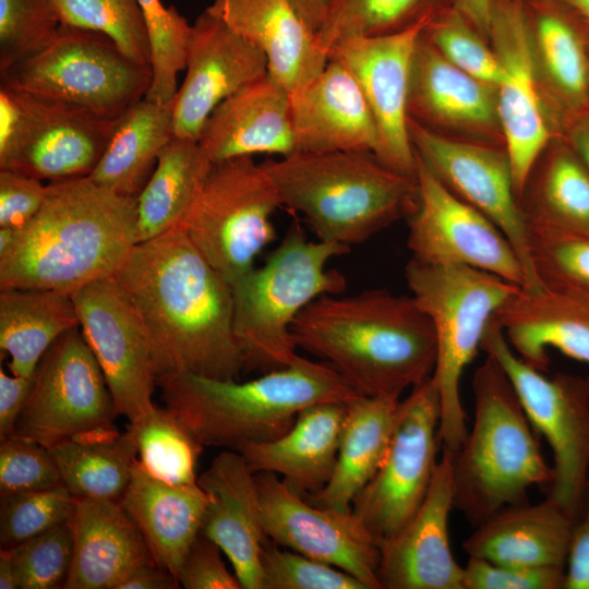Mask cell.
Masks as SVG:
<instances>
[{
	"mask_svg": "<svg viewBox=\"0 0 589 589\" xmlns=\"http://www.w3.org/2000/svg\"><path fill=\"white\" fill-rule=\"evenodd\" d=\"M297 152H370L380 147L377 127L351 72L328 59L323 71L290 95Z\"/></svg>",
	"mask_w": 589,
	"mask_h": 589,
	"instance_id": "cb8c5ba5",
	"label": "cell"
},
{
	"mask_svg": "<svg viewBox=\"0 0 589 589\" xmlns=\"http://www.w3.org/2000/svg\"><path fill=\"white\" fill-rule=\"evenodd\" d=\"M70 521L73 557L64 589H117L134 568L154 561L120 502L75 498Z\"/></svg>",
	"mask_w": 589,
	"mask_h": 589,
	"instance_id": "f1b7e54d",
	"label": "cell"
},
{
	"mask_svg": "<svg viewBox=\"0 0 589 589\" xmlns=\"http://www.w3.org/2000/svg\"><path fill=\"white\" fill-rule=\"evenodd\" d=\"M529 249L538 278L589 291V233L538 221H526Z\"/></svg>",
	"mask_w": 589,
	"mask_h": 589,
	"instance_id": "ee69618b",
	"label": "cell"
},
{
	"mask_svg": "<svg viewBox=\"0 0 589 589\" xmlns=\"http://www.w3.org/2000/svg\"><path fill=\"white\" fill-rule=\"evenodd\" d=\"M453 1L333 0L322 26L315 34V43L327 53L341 38L400 32L422 20L433 19L452 7Z\"/></svg>",
	"mask_w": 589,
	"mask_h": 589,
	"instance_id": "60d3db41",
	"label": "cell"
},
{
	"mask_svg": "<svg viewBox=\"0 0 589 589\" xmlns=\"http://www.w3.org/2000/svg\"><path fill=\"white\" fill-rule=\"evenodd\" d=\"M56 2L63 24L105 34L129 59L151 69L147 27L136 0Z\"/></svg>",
	"mask_w": 589,
	"mask_h": 589,
	"instance_id": "b9f144b4",
	"label": "cell"
},
{
	"mask_svg": "<svg viewBox=\"0 0 589 589\" xmlns=\"http://www.w3.org/2000/svg\"><path fill=\"white\" fill-rule=\"evenodd\" d=\"M481 350L493 357L509 377L536 431L552 448L551 497L576 517L589 484V385L568 373L546 376L510 347L496 316L490 322Z\"/></svg>",
	"mask_w": 589,
	"mask_h": 589,
	"instance_id": "7c38bea8",
	"label": "cell"
},
{
	"mask_svg": "<svg viewBox=\"0 0 589 589\" xmlns=\"http://www.w3.org/2000/svg\"><path fill=\"white\" fill-rule=\"evenodd\" d=\"M46 190L39 179L0 169V228L25 226L40 209Z\"/></svg>",
	"mask_w": 589,
	"mask_h": 589,
	"instance_id": "db71d44e",
	"label": "cell"
},
{
	"mask_svg": "<svg viewBox=\"0 0 589 589\" xmlns=\"http://www.w3.org/2000/svg\"><path fill=\"white\" fill-rule=\"evenodd\" d=\"M185 69L175 97L172 133L194 141L223 100L268 73L263 51L207 9L191 25Z\"/></svg>",
	"mask_w": 589,
	"mask_h": 589,
	"instance_id": "44dd1931",
	"label": "cell"
},
{
	"mask_svg": "<svg viewBox=\"0 0 589 589\" xmlns=\"http://www.w3.org/2000/svg\"><path fill=\"white\" fill-rule=\"evenodd\" d=\"M261 166L281 206L301 213L324 242L362 243L407 218L418 202L417 179L370 152H294Z\"/></svg>",
	"mask_w": 589,
	"mask_h": 589,
	"instance_id": "5b68a950",
	"label": "cell"
},
{
	"mask_svg": "<svg viewBox=\"0 0 589 589\" xmlns=\"http://www.w3.org/2000/svg\"><path fill=\"white\" fill-rule=\"evenodd\" d=\"M452 454L443 449L416 514L380 543L382 589H464V567L456 562L448 538V517L454 508Z\"/></svg>",
	"mask_w": 589,
	"mask_h": 589,
	"instance_id": "7402d4cb",
	"label": "cell"
},
{
	"mask_svg": "<svg viewBox=\"0 0 589 589\" xmlns=\"http://www.w3.org/2000/svg\"><path fill=\"white\" fill-rule=\"evenodd\" d=\"M181 585L176 576L152 561L134 568L117 589H177Z\"/></svg>",
	"mask_w": 589,
	"mask_h": 589,
	"instance_id": "6f0895ef",
	"label": "cell"
},
{
	"mask_svg": "<svg viewBox=\"0 0 589 589\" xmlns=\"http://www.w3.org/2000/svg\"><path fill=\"white\" fill-rule=\"evenodd\" d=\"M291 333L297 347L323 359L362 396L399 399L434 371V328L411 296L385 289L324 294L300 312Z\"/></svg>",
	"mask_w": 589,
	"mask_h": 589,
	"instance_id": "7a4b0ae2",
	"label": "cell"
},
{
	"mask_svg": "<svg viewBox=\"0 0 589 589\" xmlns=\"http://www.w3.org/2000/svg\"><path fill=\"white\" fill-rule=\"evenodd\" d=\"M519 204L526 221L589 232V171L569 146L556 148Z\"/></svg>",
	"mask_w": 589,
	"mask_h": 589,
	"instance_id": "f35d334b",
	"label": "cell"
},
{
	"mask_svg": "<svg viewBox=\"0 0 589 589\" xmlns=\"http://www.w3.org/2000/svg\"><path fill=\"white\" fill-rule=\"evenodd\" d=\"M568 118L569 147L589 171V108L569 112Z\"/></svg>",
	"mask_w": 589,
	"mask_h": 589,
	"instance_id": "680465c9",
	"label": "cell"
},
{
	"mask_svg": "<svg viewBox=\"0 0 589 589\" xmlns=\"http://www.w3.org/2000/svg\"><path fill=\"white\" fill-rule=\"evenodd\" d=\"M349 250L310 241L294 224L262 266L231 285L233 328L245 370L266 373L296 360L291 326L313 300L345 290V276L326 266Z\"/></svg>",
	"mask_w": 589,
	"mask_h": 589,
	"instance_id": "52a82bcc",
	"label": "cell"
},
{
	"mask_svg": "<svg viewBox=\"0 0 589 589\" xmlns=\"http://www.w3.org/2000/svg\"><path fill=\"white\" fill-rule=\"evenodd\" d=\"M263 589H366L352 575L268 543L262 555Z\"/></svg>",
	"mask_w": 589,
	"mask_h": 589,
	"instance_id": "681fc988",
	"label": "cell"
},
{
	"mask_svg": "<svg viewBox=\"0 0 589 589\" xmlns=\"http://www.w3.org/2000/svg\"><path fill=\"white\" fill-rule=\"evenodd\" d=\"M408 131L421 163L452 193L488 217L506 236L526 275L522 289L542 288L531 260L527 223L505 149L446 136L410 117Z\"/></svg>",
	"mask_w": 589,
	"mask_h": 589,
	"instance_id": "e0dca14e",
	"label": "cell"
},
{
	"mask_svg": "<svg viewBox=\"0 0 589 589\" xmlns=\"http://www.w3.org/2000/svg\"><path fill=\"white\" fill-rule=\"evenodd\" d=\"M405 278L434 328L432 380L441 402L438 440L443 449L456 453L468 433L459 388L464 371L481 349L492 318L522 287L473 267L413 259L406 265Z\"/></svg>",
	"mask_w": 589,
	"mask_h": 589,
	"instance_id": "ba28073f",
	"label": "cell"
},
{
	"mask_svg": "<svg viewBox=\"0 0 589 589\" xmlns=\"http://www.w3.org/2000/svg\"><path fill=\"white\" fill-rule=\"evenodd\" d=\"M158 386L165 407L199 444L231 450L278 438L310 405L360 395L328 363L300 356L247 382L176 373L159 376Z\"/></svg>",
	"mask_w": 589,
	"mask_h": 589,
	"instance_id": "277c9868",
	"label": "cell"
},
{
	"mask_svg": "<svg viewBox=\"0 0 589 589\" xmlns=\"http://www.w3.org/2000/svg\"><path fill=\"white\" fill-rule=\"evenodd\" d=\"M0 589H19L15 567L7 549L0 551Z\"/></svg>",
	"mask_w": 589,
	"mask_h": 589,
	"instance_id": "6125c7cd",
	"label": "cell"
},
{
	"mask_svg": "<svg viewBox=\"0 0 589 589\" xmlns=\"http://www.w3.org/2000/svg\"><path fill=\"white\" fill-rule=\"evenodd\" d=\"M263 51L267 72L290 95L310 84L328 55L288 0H213L206 8Z\"/></svg>",
	"mask_w": 589,
	"mask_h": 589,
	"instance_id": "4316f807",
	"label": "cell"
},
{
	"mask_svg": "<svg viewBox=\"0 0 589 589\" xmlns=\"http://www.w3.org/2000/svg\"><path fill=\"white\" fill-rule=\"evenodd\" d=\"M566 5L579 22L589 44V0H557Z\"/></svg>",
	"mask_w": 589,
	"mask_h": 589,
	"instance_id": "be15d7a7",
	"label": "cell"
},
{
	"mask_svg": "<svg viewBox=\"0 0 589 589\" xmlns=\"http://www.w3.org/2000/svg\"><path fill=\"white\" fill-rule=\"evenodd\" d=\"M474 419L452 454L454 508L476 527L503 507L528 502L533 485L549 486L533 426L501 364L491 356L472 378Z\"/></svg>",
	"mask_w": 589,
	"mask_h": 589,
	"instance_id": "8992f818",
	"label": "cell"
},
{
	"mask_svg": "<svg viewBox=\"0 0 589 589\" xmlns=\"http://www.w3.org/2000/svg\"><path fill=\"white\" fill-rule=\"evenodd\" d=\"M426 39L454 65L497 86L502 65L483 35L453 5L435 15L423 29Z\"/></svg>",
	"mask_w": 589,
	"mask_h": 589,
	"instance_id": "bcb514c9",
	"label": "cell"
},
{
	"mask_svg": "<svg viewBox=\"0 0 589 589\" xmlns=\"http://www.w3.org/2000/svg\"><path fill=\"white\" fill-rule=\"evenodd\" d=\"M71 297L118 414L135 421L155 406L153 394L159 376L144 324L115 276L91 281Z\"/></svg>",
	"mask_w": 589,
	"mask_h": 589,
	"instance_id": "9a60e30c",
	"label": "cell"
},
{
	"mask_svg": "<svg viewBox=\"0 0 589 589\" xmlns=\"http://www.w3.org/2000/svg\"><path fill=\"white\" fill-rule=\"evenodd\" d=\"M61 484V476L49 448L15 435L1 441L0 495Z\"/></svg>",
	"mask_w": 589,
	"mask_h": 589,
	"instance_id": "f907efd6",
	"label": "cell"
},
{
	"mask_svg": "<svg viewBox=\"0 0 589 589\" xmlns=\"http://www.w3.org/2000/svg\"><path fill=\"white\" fill-rule=\"evenodd\" d=\"M255 480L269 540L352 575L366 589H382L380 541L352 509L306 502L273 472H257Z\"/></svg>",
	"mask_w": 589,
	"mask_h": 589,
	"instance_id": "d6986e66",
	"label": "cell"
},
{
	"mask_svg": "<svg viewBox=\"0 0 589 589\" xmlns=\"http://www.w3.org/2000/svg\"><path fill=\"white\" fill-rule=\"evenodd\" d=\"M418 202L407 217L416 261L464 265L520 287L526 275L513 245L488 217L452 193L416 156Z\"/></svg>",
	"mask_w": 589,
	"mask_h": 589,
	"instance_id": "ac0fdd59",
	"label": "cell"
},
{
	"mask_svg": "<svg viewBox=\"0 0 589 589\" xmlns=\"http://www.w3.org/2000/svg\"><path fill=\"white\" fill-rule=\"evenodd\" d=\"M61 24L56 0H0V74L39 50Z\"/></svg>",
	"mask_w": 589,
	"mask_h": 589,
	"instance_id": "7dc6e473",
	"label": "cell"
},
{
	"mask_svg": "<svg viewBox=\"0 0 589 589\" xmlns=\"http://www.w3.org/2000/svg\"><path fill=\"white\" fill-rule=\"evenodd\" d=\"M440 418V395L432 375L399 400L387 454L351 505L380 543L409 521L428 493L438 462Z\"/></svg>",
	"mask_w": 589,
	"mask_h": 589,
	"instance_id": "4fadbf2b",
	"label": "cell"
},
{
	"mask_svg": "<svg viewBox=\"0 0 589 589\" xmlns=\"http://www.w3.org/2000/svg\"><path fill=\"white\" fill-rule=\"evenodd\" d=\"M514 351L531 366L546 372L548 349L589 365V291L543 285L520 289L495 315ZM589 385V375L586 377Z\"/></svg>",
	"mask_w": 589,
	"mask_h": 589,
	"instance_id": "d4e9b609",
	"label": "cell"
},
{
	"mask_svg": "<svg viewBox=\"0 0 589 589\" xmlns=\"http://www.w3.org/2000/svg\"><path fill=\"white\" fill-rule=\"evenodd\" d=\"M199 145L212 163L297 152L290 94L268 73L223 100L206 121Z\"/></svg>",
	"mask_w": 589,
	"mask_h": 589,
	"instance_id": "484cf974",
	"label": "cell"
},
{
	"mask_svg": "<svg viewBox=\"0 0 589 589\" xmlns=\"http://www.w3.org/2000/svg\"><path fill=\"white\" fill-rule=\"evenodd\" d=\"M347 404L325 401L299 411L278 438L244 443L237 449L252 472H273L297 494L310 495L329 481L338 455Z\"/></svg>",
	"mask_w": 589,
	"mask_h": 589,
	"instance_id": "f546056e",
	"label": "cell"
},
{
	"mask_svg": "<svg viewBox=\"0 0 589 589\" xmlns=\"http://www.w3.org/2000/svg\"><path fill=\"white\" fill-rule=\"evenodd\" d=\"M117 416L105 375L76 326L58 337L41 357L13 435L50 448L80 434L111 428Z\"/></svg>",
	"mask_w": 589,
	"mask_h": 589,
	"instance_id": "5bb4252c",
	"label": "cell"
},
{
	"mask_svg": "<svg viewBox=\"0 0 589 589\" xmlns=\"http://www.w3.org/2000/svg\"><path fill=\"white\" fill-rule=\"evenodd\" d=\"M308 27L316 34L333 0H288Z\"/></svg>",
	"mask_w": 589,
	"mask_h": 589,
	"instance_id": "94428289",
	"label": "cell"
},
{
	"mask_svg": "<svg viewBox=\"0 0 589 589\" xmlns=\"http://www.w3.org/2000/svg\"><path fill=\"white\" fill-rule=\"evenodd\" d=\"M489 38L502 65L497 115L519 201L551 140L537 83V50L526 0H493Z\"/></svg>",
	"mask_w": 589,
	"mask_h": 589,
	"instance_id": "2e32d148",
	"label": "cell"
},
{
	"mask_svg": "<svg viewBox=\"0 0 589 589\" xmlns=\"http://www.w3.org/2000/svg\"><path fill=\"white\" fill-rule=\"evenodd\" d=\"M75 497L63 485L0 495V545L11 549L69 521Z\"/></svg>",
	"mask_w": 589,
	"mask_h": 589,
	"instance_id": "f6af8a7d",
	"label": "cell"
},
{
	"mask_svg": "<svg viewBox=\"0 0 589 589\" xmlns=\"http://www.w3.org/2000/svg\"><path fill=\"white\" fill-rule=\"evenodd\" d=\"M211 166L197 141L172 135L136 197L137 243L180 225Z\"/></svg>",
	"mask_w": 589,
	"mask_h": 589,
	"instance_id": "d590c367",
	"label": "cell"
},
{
	"mask_svg": "<svg viewBox=\"0 0 589 589\" xmlns=\"http://www.w3.org/2000/svg\"><path fill=\"white\" fill-rule=\"evenodd\" d=\"M492 2L493 0H454L453 7L488 37Z\"/></svg>",
	"mask_w": 589,
	"mask_h": 589,
	"instance_id": "91938a15",
	"label": "cell"
},
{
	"mask_svg": "<svg viewBox=\"0 0 589 589\" xmlns=\"http://www.w3.org/2000/svg\"><path fill=\"white\" fill-rule=\"evenodd\" d=\"M564 589H589V484L572 529Z\"/></svg>",
	"mask_w": 589,
	"mask_h": 589,
	"instance_id": "11a10c76",
	"label": "cell"
},
{
	"mask_svg": "<svg viewBox=\"0 0 589 589\" xmlns=\"http://www.w3.org/2000/svg\"><path fill=\"white\" fill-rule=\"evenodd\" d=\"M399 399L359 395L347 404L338 455L326 485L308 495L317 506L351 510L381 467L395 429Z\"/></svg>",
	"mask_w": 589,
	"mask_h": 589,
	"instance_id": "d6a6232c",
	"label": "cell"
},
{
	"mask_svg": "<svg viewBox=\"0 0 589 589\" xmlns=\"http://www.w3.org/2000/svg\"><path fill=\"white\" fill-rule=\"evenodd\" d=\"M62 484L75 498L119 502L137 458L129 431L105 428L89 431L49 448Z\"/></svg>",
	"mask_w": 589,
	"mask_h": 589,
	"instance_id": "8d00e7d4",
	"label": "cell"
},
{
	"mask_svg": "<svg viewBox=\"0 0 589 589\" xmlns=\"http://www.w3.org/2000/svg\"><path fill=\"white\" fill-rule=\"evenodd\" d=\"M34 376V375H33ZM32 377L7 374L0 368V440L14 434L33 385Z\"/></svg>",
	"mask_w": 589,
	"mask_h": 589,
	"instance_id": "9f6ffc18",
	"label": "cell"
},
{
	"mask_svg": "<svg viewBox=\"0 0 589 589\" xmlns=\"http://www.w3.org/2000/svg\"><path fill=\"white\" fill-rule=\"evenodd\" d=\"M7 550L15 567L19 589L63 588L73 557L71 521Z\"/></svg>",
	"mask_w": 589,
	"mask_h": 589,
	"instance_id": "c3c4849f",
	"label": "cell"
},
{
	"mask_svg": "<svg viewBox=\"0 0 589 589\" xmlns=\"http://www.w3.org/2000/svg\"><path fill=\"white\" fill-rule=\"evenodd\" d=\"M207 501L199 484H167L146 472L136 458L119 502L141 530L155 563L178 579L201 532Z\"/></svg>",
	"mask_w": 589,
	"mask_h": 589,
	"instance_id": "1f68e13d",
	"label": "cell"
},
{
	"mask_svg": "<svg viewBox=\"0 0 589 589\" xmlns=\"http://www.w3.org/2000/svg\"><path fill=\"white\" fill-rule=\"evenodd\" d=\"M206 493L201 532L230 561L243 589H263L262 555L268 544L255 473L237 450L224 449L197 477Z\"/></svg>",
	"mask_w": 589,
	"mask_h": 589,
	"instance_id": "603a6c76",
	"label": "cell"
},
{
	"mask_svg": "<svg viewBox=\"0 0 589 589\" xmlns=\"http://www.w3.org/2000/svg\"><path fill=\"white\" fill-rule=\"evenodd\" d=\"M142 11L151 47L152 84L146 99L171 103L178 92L177 74L185 69L191 25L173 8L160 0H136Z\"/></svg>",
	"mask_w": 589,
	"mask_h": 589,
	"instance_id": "7bdbcfd3",
	"label": "cell"
},
{
	"mask_svg": "<svg viewBox=\"0 0 589 589\" xmlns=\"http://www.w3.org/2000/svg\"><path fill=\"white\" fill-rule=\"evenodd\" d=\"M279 206L278 192L261 164L241 156L212 164L180 226L232 285L274 240L271 217Z\"/></svg>",
	"mask_w": 589,
	"mask_h": 589,
	"instance_id": "30bf717a",
	"label": "cell"
},
{
	"mask_svg": "<svg viewBox=\"0 0 589 589\" xmlns=\"http://www.w3.org/2000/svg\"><path fill=\"white\" fill-rule=\"evenodd\" d=\"M116 118L0 83V169L50 182L88 177Z\"/></svg>",
	"mask_w": 589,
	"mask_h": 589,
	"instance_id": "8fae6325",
	"label": "cell"
},
{
	"mask_svg": "<svg viewBox=\"0 0 589 589\" xmlns=\"http://www.w3.org/2000/svg\"><path fill=\"white\" fill-rule=\"evenodd\" d=\"M537 56L569 112L589 108L587 39L573 12L557 0H526Z\"/></svg>",
	"mask_w": 589,
	"mask_h": 589,
	"instance_id": "74e56055",
	"label": "cell"
},
{
	"mask_svg": "<svg viewBox=\"0 0 589 589\" xmlns=\"http://www.w3.org/2000/svg\"><path fill=\"white\" fill-rule=\"evenodd\" d=\"M136 243V199L88 177L50 182L40 209L0 255V289L71 294L115 276Z\"/></svg>",
	"mask_w": 589,
	"mask_h": 589,
	"instance_id": "3957f363",
	"label": "cell"
},
{
	"mask_svg": "<svg viewBox=\"0 0 589 589\" xmlns=\"http://www.w3.org/2000/svg\"><path fill=\"white\" fill-rule=\"evenodd\" d=\"M220 548L202 532L197 534L188 551L179 582L185 589H240L236 575H232L221 558Z\"/></svg>",
	"mask_w": 589,
	"mask_h": 589,
	"instance_id": "f5cc1de1",
	"label": "cell"
},
{
	"mask_svg": "<svg viewBox=\"0 0 589 589\" xmlns=\"http://www.w3.org/2000/svg\"><path fill=\"white\" fill-rule=\"evenodd\" d=\"M0 83L117 118L145 98L152 70L105 34L62 23L39 50L0 74Z\"/></svg>",
	"mask_w": 589,
	"mask_h": 589,
	"instance_id": "9c48e42d",
	"label": "cell"
},
{
	"mask_svg": "<svg viewBox=\"0 0 589 589\" xmlns=\"http://www.w3.org/2000/svg\"><path fill=\"white\" fill-rule=\"evenodd\" d=\"M586 233H589V232H586Z\"/></svg>",
	"mask_w": 589,
	"mask_h": 589,
	"instance_id": "e7e4bbea",
	"label": "cell"
},
{
	"mask_svg": "<svg viewBox=\"0 0 589 589\" xmlns=\"http://www.w3.org/2000/svg\"><path fill=\"white\" fill-rule=\"evenodd\" d=\"M575 518L551 497L501 508L462 542L468 557L513 566L565 568Z\"/></svg>",
	"mask_w": 589,
	"mask_h": 589,
	"instance_id": "4dcf8cb0",
	"label": "cell"
},
{
	"mask_svg": "<svg viewBox=\"0 0 589 589\" xmlns=\"http://www.w3.org/2000/svg\"><path fill=\"white\" fill-rule=\"evenodd\" d=\"M432 19L392 34L346 37L328 50V59L354 76L374 117L380 147L376 158L388 168L416 178V154L408 131V98L417 43Z\"/></svg>",
	"mask_w": 589,
	"mask_h": 589,
	"instance_id": "ffe728a7",
	"label": "cell"
},
{
	"mask_svg": "<svg viewBox=\"0 0 589 589\" xmlns=\"http://www.w3.org/2000/svg\"><path fill=\"white\" fill-rule=\"evenodd\" d=\"M464 567V589H564L565 568L495 564L469 557Z\"/></svg>",
	"mask_w": 589,
	"mask_h": 589,
	"instance_id": "816d5d0a",
	"label": "cell"
},
{
	"mask_svg": "<svg viewBox=\"0 0 589 589\" xmlns=\"http://www.w3.org/2000/svg\"><path fill=\"white\" fill-rule=\"evenodd\" d=\"M80 326L70 293L8 288L0 291V349L12 374L32 377L53 341Z\"/></svg>",
	"mask_w": 589,
	"mask_h": 589,
	"instance_id": "e575fe53",
	"label": "cell"
},
{
	"mask_svg": "<svg viewBox=\"0 0 589 589\" xmlns=\"http://www.w3.org/2000/svg\"><path fill=\"white\" fill-rule=\"evenodd\" d=\"M175 99L166 105L143 98L116 118L107 146L88 178L122 196L136 199L158 156L172 137Z\"/></svg>",
	"mask_w": 589,
	"mask_h": 589,
	"instance_id": "836d02e7",
	"label": "cell"
},
{
	"mask_svg": "<svg viewBox=\"0 0 589 589\" xmlns=\"http://www.w3.org/2000/svg\"><path fill=\"white\" fill-rule=\"evenodd\" d=\"M140 465L171 485L197 484L196 466L203 446L167 407L154 406L129 422Z\"/></svg>",
	"mask_w": 589,
	"mask_h": 589,
	"instance_id": "ab89813d",
	"label": "cell"
},
{
	"mask_svg": "<svg viewBox=\"0 0 589 589\" xmlns=\"http://www.w3.org/2000/svg\"><path fill=\"white\" fill-rule=\"evenodd\" d=\"M115 278L147 330L159 376L236 380L244 370L231 285L180 225L136 243Z\"/></svg>",
	"mask_w": 589,
	"mask_h": 589,
	"instance_id": "6da1fadb",
	"label": "cell"
},
{
	"mask_svg": "<svg viewBox=\"0 0 589 589\" xmlns=\"http://www.w3.org/2000/svg\"><path fill=\"white\" fill-rule=\"evenodd\" d=\"M408 113L430 129L489 135L500 128L496 87L450 63L423 32L412 58Z\"/></svg>",
	"mask_w": 589,
	"mask_h": 589,
	"instance_id": "83f0119b",
	"label": "cell"
}]
</instances>
